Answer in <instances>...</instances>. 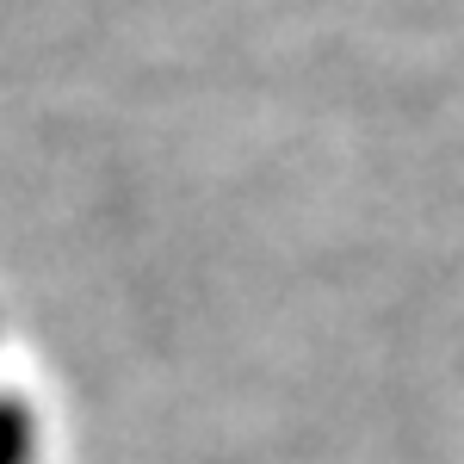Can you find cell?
I'll use <instances>...</instances> for the list:
<instances>
[{
  "label": "cell",
  "instance_id": "cell-1",
  "mask_svg": "<svg viewBox=\"0 0 464 464\" xmlns=\"http://www.w3.org/2000/svg\"><path fill=\"white\" fill-rule=\"evenodd\" d=\"M25 446H32V428L13 402H0V464H25Z\"/></svg>",
  "mask_w": 464,
  "mask_h": 464
}]
</instances>
